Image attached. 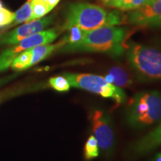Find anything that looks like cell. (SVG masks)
Wrapping results in <instances>:
<instances>
[{"label":"cell","mask_w":161,"mask_h":161,"mask_svg":"<svg viewBox=\"0 0 161 161\" xmlns=\"http://www.w3.org/2000/svg\"><path fill=\"white\" fill-rule=\"evenodd\" d=\"M128 31L125 28L102 26L86 31L82 40L68 51L102 52L114 56L122 55L124 51Z\"/></svg>","instance_id":"cell-1"},{"label":"cell","mask_w":161,"mask_h":161,"mask_svg":"<svg viewBox=\"0 0 161 161\" xmlns=\"http://www.w3.org/2000/svg\"><path fill=\"white\" fill-rule=\"evenodd\" d=\"M161 120V92L148 90L136 93L130 101L126 121L130 127L142 129Z\"/></svg>","instance_id":"cell-2"},{"label":"cell","mask_w":161,"mask_h":161,"mask_svg":"<svg viewBox=\"0 0 161 161\" xmlns=\"http://www.w3.org/2000/svg\"><path fill=\"white\" fill-rule=\"evenodd\" d=\"M127 60L142 81L161 80V49L132 43L127 50Z\"/></svg>","instance_id":"cell-3"},{"label":"cell","mask_w":161,"mask_h":161,"mask_svg":"<svg viewBox=\"0 0 161 161\" xmlns=\"http://www.w3.org/2000/svg\"><path fill=\"white\" fill-rule=\"evenodd\" d=\"M78 26L85 31L108 25V13L100 6L86 3L72 4L66 13L64 29Z\"/></svg>","instance_id":"cell-4"},{"label":"cell","mask_w":161,"mask_h":161,"mask_svg":"<svg viewBox=\"0 0 161 161\" xmlns=\"http://www.w3.org/2000/svg\"><path fill=\"white\" fill-rule=\"evenodd\" d=\"M70 86L98 94L103 98H111L117 105L125 101L123 90L114 84L108 83L104 77L93 74L64 73Z\"/></svg>","instance_id":"cell-5"},{"label":"cell","mask_w":161,"mask_h":161,"mask_svg":"<svg viewBox=\"0 0 161 161\" xmlns=\"http://www.w3.org/2000/svg\"><path fill=\"white\" fill-rule=\"evenodd\" d=\"M59 32V29L56 28L43 30L20 40L12 47L5 49L0 54V72L9 68L14 58L21 52L35 46L52 43L58 37Z\"/></svg>","instance_id":"cell-6"},{"label":"cell","mask_w":161,"mask_h":161,"mask_svg":"<svg viewBox=\"0 0 161 161\" xmlns=\"http://www.w3.org/2000/svg\"><path fill=\"white\" fill-rule=\"evenodd\" d=\"M92 132L97 140L99 149L107 156L112 154L115 142V135L112 121L103 110L95 109L90 113Z\"/></svg>","instance_id":"cell-7"},{"label":"cell","mask_w":161,"mask_h":161,"mask_svg":"<svg viewBox=\"0 0 161 161\" xmlns=\"http://www.w3.org/2000/svg\"><path fill=\"white\" fill-rule=\"evenodd\" d=\"M53 19L54 15H51L25 23L13 31L0 35V45H15L20 40L43 31L46 28L51 25Z\"/></svg>","instance_id":"cell-8"},{"label":"cell","mask_w":161,"mask_h":161,"mask_svg":"<svg viewBox=\"0 0 161 161\" xmlns=\"http://www.w3.org/2000/svg\"><path fill=\"white\" fill-rule=\"evenodd\" d=\"M129 23L142 27L161 26V0L148 2L128 14Z\"/></svg>","instance_id":"cell-9"},{"label":"cell","mask_w":161,"mask_h":161,"mask_svg":"<svg viewBox=\"0 0 161 161\" xmlns=\"http://www.w3.org/2000/svg\"><path fill=\"white\" fill-rule=\"evenodd\" d=\"M160 146H161V122L152 131L134 142L130 152L134 156H142Z\"/></svg>","instance_id":"cell-10"},{"label":"cell","mask_w":161,"mask_h":161,"mask_svg":"<svg viewBox=\"0 0 161 161\" xmlns=\"http://www.w3.org/2000/svg\"><path fill=\"white\" fill-rule=\"evenodd\" d=\"M66 43V38H64L62 41L56 44H43V45H40L30 49V52H31L32 55L31 66L45 60L49 55H51L52 52L55 51L56 49H59L60 48L64 47Z\"/></svg>","instance_id":"cell-11"},{"label":"cell","mask_w":161,"mask_h":161,"mask_svg":"<svg viewBox=\"0 0 161 161\" xmlns=\"http://www.w3.org/2000/svg\"><path fill=\"white\" fill-rule=\"evenodd\" d=\"M104 78L108 83L114 84L119 87L130 86L132 83V80L127 71L119 66H114L111 68L108 75Z\"/></svg>","instance_id":"cell-12"},{"label":"cell","mask_w":161,"mask_h":161,"mask_svg":"<svg viewBox=\"0 0 161 161\" xmlns=\"http://www.w3.org/2000/svg\"><path fill=\"white\" fill-rule=\"evenodd\" d=\"M147 3L148 0H110L105 5L121 11H133Z\"/></svg>","instance_id":"cell-13"},{"label":"cell","mask_w":161,"mask_h":161,"mask_svg":"<svg viewBox=\"0 0 161 161\" xmlns=\"http://www.w3.org/2000/svg\"><path fill=\"white\" fill-rule=\"evenodd\" d=\"M52 10L51 7L47 3L41 0H31V15L28 22L43 18Z\"/></svg>","instance_id":"cell-14"},{"label":"cell","mask_w":161,"mask_h":161,"mask_svg":"<svg viewBox=\"0 0 161 161\" xmlns=\"http://www.w3.org/2000/svg\"><path fill=\"white\" fill-rule=\"evenodd\" d=\"M32 55L30 49L25 50L21 53L19 54L17 57L14 58L11 64V67L14 70L16 71H21L31 67Z\"/></svg>","instance_id":"cell-15"},{"label":"cell","mask_w":161,"mask_h":161,"mask_svg":"<svg viewBox=\"0 0 161 161\" xmlns=\"http://www.w3.org/2000/svg\"><path fill=\"white\" fill-rule=\"evenodd\" d=\"M99 147L97 140L93 135L90 136L84 146V157L86 160H92L99 155Z\"/></svg>","instance_id":"cell-16"},{"label":"cell","mask_w":161,"mask_h":161,"mask_svg":"<svg viewBox=\"0 0 161 161\" xmlns=\"http://www.w3.org/2000/svg\"><path fill=\"white\" fill-rule=\"evenodd\" d=\"M31 15V0H28L19 10L15 12V17L9 26H14L20 23H27Z\"/></svg>","instance_id":"cell-17"},{"label":"cell","mask_w":161,"mask_h":161,"mask_svg":"<svg viewBox=\"0 0 161 161\" xmlns=\"http://www.w3.org/2000/svg\"><path fill=\"white\" fill-rule=\"evenodd\" d=\"M49 84L51 87L58 92H67L70 89V84L64 76H55L49 79Z\"/></svg>","instance_id":"cell-18"},{"label":"cell","mask_w":161,"mask_h":161,"mask_svg":"<svg viewBox=\"0 0 161 161\" xmlns=\"http://www.w3.org/2000/svg\"><path fill=\"white\" fill-rule=\"evenodd\" d=\"M14 17V12H12L5 8L0 1V29L11 25L13 23Z\"/></svg>","instance_id":"cell-19"},{"label":"cell","mask_w":161,"mask_h":161,"mask_svg":"<svg viewBox=\"0 0 161 161\" xmlns=\"http://www.w3.org/2000/svg\"><path fill=\"white\" fill-rule=\"evenodd\" d=\"M41 1L44 2V3H47L52 9H53L56 5H58V3L60 2V0H41Z\"/></svg>","instance_id":"cell-20"},{"label":"cell","mask_w":161,"mask_h":161,"mask_svg":"<svg viewBox=\"0 0 161 161\" xmlns=\"http://www.w3.org/2000/svg\"><path fill=\"white\" fill-rule=\"evenodd\" d=\"M152 161H161V152H160L154 156Z\"/></svg>","instance_id":"cell-21"},{"label":"cell","mask_w":161,"mask_h":161,"mask_svg":"<svg viewBox=\"0 0 161 161\" xmlns=\"http://www.w3.org/2000/svg\"><path fill=\"white\" fill-rule=\"evenodd\" d=\"M102 2H103V3L104 4V5H106V4H107V3H108V2H109V1H110V0H102Z\"/></svg>","instance_id":"cell-22"},{"label":"cell","mask_w":161,"mask_h":161,"mask_svg":"<svg viewBox=\"0 0 161 161\" xmlns=\"http://www.w3.org/2000/svg\"><path fill=\"white\" fill-rule=\"evenodd\" d=\"M154 1H156V0H148V2H154Z\"/></svg>","instance_id":"cell-23"}]
</instances>
